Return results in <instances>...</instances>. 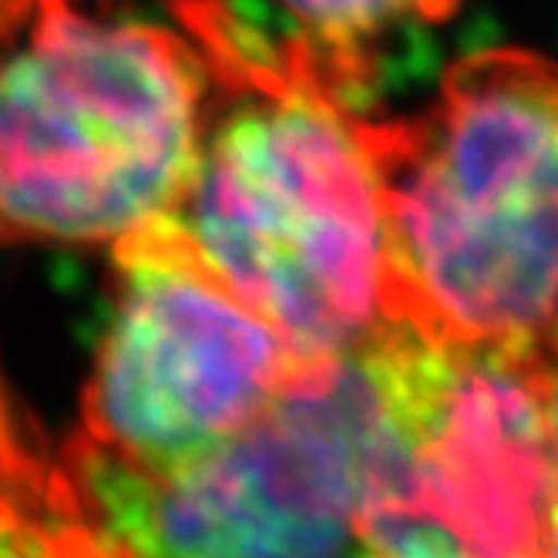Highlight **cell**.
<instances>
[{
    "label": "cell",
    "instance_id": "6da1fadb",
    "mask_svg": "<svg viewBox=\"0 0 558 558\" xmlns=\"http://www.w3.org/2000/svg\"><path fill=\"white\" fill-rule=\"evenodd\" d=\"M169 8L209 82L172 219L303 361L371 347L393 324L367 111L293 37L269 41L226 0Z\"/></svg>",
    "mask_w": 558,
    "mask_h": 558
},
{
    "label": "cell",
    "instance_id": "7a4b0ae2",
    "mask_svg": "<svg viewBox=\"0 0 558 558\" xmlns=\"http://www.w3.org/2000/svg\"><path fill=\"white\" fill-rule=\"evenodd\" d=\"M384 213L387 313L434 343H558V64L454 61L404 118H364Z\"/></svg>",
    "mask_w": 558,
    "mask_h": 558
},
{
    "label": "cell",
    "instance_id": "3957f363",
    "mask_svg": "<svg viewBox=\"0 0 558 558\" xmlns=\"http://www.w3.org/2000/svg\"><path fill=\"white\" fill-rule=\"evenodd\" d=\"M206 92L179 24L0 0V243L111 253L172 216Z\"/></svg>",
    "mask_w": 558,
    "mask_h": 558
},
{
    "label": "cell",
    "instance_id": "277c9868",
    "mask_svg": "<svg viewBox=\"0 0 558 558\" xmlns=\"http://www.w3.org/2000/svg\"><path fill=\"white\" fill-rule=\"evenodd\" d=\"M390 437L380 337L313 361L198 461L135 474L58 445L92 514L142 558H367L361 514Z\"/></svg>",
    "mask_w": 558,
    "mask_h": 558
},
{
    "label": "cell",
    "instance_id": "5b68a950",
    "mask_svg": "<svg viewBox=\"0 0 558 558\" xmlns=\"http://www.w3.org/2000/svg\"><path fill=\"white\" fill-rule=\"evenodd\" d=\"M111 313L64 445L166 474L250 427L313 361L166 216L111 253Z\"/></svg>",
    "mask_w": 558,
    "mask_h": 558
},
{
    "label": "cell",
    "instance_id": "8992f818",
    "mask_svg": "<svg viewBox=\"0 0 558 558\" xmlns=\"http://www.w3.org/2000/svg\"><path fill=\"white\" fill-rule=\"evenodd\" d=\"M390 437L361 514L367 558H548L551 441L535 353L380 337Z\"/></svg>",
    "mask_w": 558,
    "mask_h": 558
},
{
    "label": "cell",
    "instance_id": "52a82bcc",
    "mask_svg": "<svg viewBox=\"0 0 558 558\" xmlns=\"http://www.w3.org/2000/svg\"><path fill=\"white\" fill-rule=\"evenodd\" d=\"M0 558H142L77 495L58 448L0 384Z\"/></svg>",
    "mask_w": 558,
    "mask_h": 558
},
{
    "label": "cell",
    "instance_id": "ba28073f",
    "mask_svg": "<svg viewBox=\"0 0 558 558\" xmlns=\"http://www.w3.org/2000/svg\"><path fill=\"white\" fill-rule=\"evenodd\" d=\"M293 24V41L356 95L374 77L377 48L393 31L441 24L461 0H272Z\"/></svg>",
    "mask_w": 558,
    "mask_h": 558
},
{
    "label": "cell",
    "instance_id": "9c48e42d",
    "mask_svg": "<svg viewBox=\"0 0 558 558\" xmlns=\"http://www.w3.org/2000/svg\"><path fill=\"white\" fill-rule=\"evenodd\" d=\"M545 390L548 441H551V529H548V558H558V343L545 353H535Z\"/></svg>",
    "mask_w": 558,
    "mask_h": 558
}]
</instances>
